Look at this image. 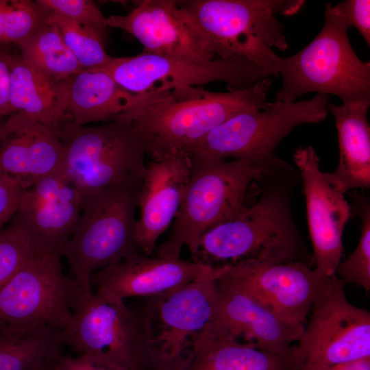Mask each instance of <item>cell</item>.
I'll return each instance as SVG.
<instances>
[{
  "mask_svg": "<svg viewBox=\"0 0 370 370\" xmlns=\"http://www.w3.org/2000/svg\"><path fill=\"white\" fill-rule=\"evenodd\" d=\"M303 0L177 1L204 49L218 59L241 56L256 64L269 77L279 76L277 55L285 51L284 27L276 14L291 16L304 6Z\"/></svg>",
  "mask_w": 370,
  "mask_h": 370,
  "instance_id": "1",
  "label": "cell"
},
{
  "mask_svg": "<svg viewBox=\"0 0 370 370\" xmlns=\"http://www.w3.org/2000/svg\"><path fill=\"white\" fill-rule=\"evenodd\" d=\"M271 84L267 77L237 91L212 92L200 87L173 90L134 116L132 125L151 158L184 151L234 116L267 108Z\"/></svg>",
  "mask_w": 370,
  "mask_h": 370,
  "instance_id": "2",
  "label": "cell"
},
{
  "mask_svg": "<svg viewBox=\"0 0 370 370\" xmlns=\"http://www.w3.org/2000/svg\"><path fill=\"white\" fill-rule=\"evenodd\" d=\"M62 336L78 355L113 370H168L153 346L145 311L92 290L79 289Z\"/></svg>",
  "mask_w": 370,
  "mask_h": 370,
  "instance_id": "3",
  "label": "cell"
},
{
  "mask_svg": "<svg viewBox=\"0 0 370 370\" xmlns=\"http://www.w3.org/2000/svg\"><path fill=\"white\" fill-rule=\"evenodd\" d=\"M188 152L192 171L167 240L156 256L180 258L183 247L195 258L201 238L242 212L250 185L264 175L245 160H222L195 149Z\"/></svg>",
  "mask_w": 370,
  "mask_h": 370,
  "instance_id": "4",
  "label": "cell"
},
{
  "mask_svg": "<svg viewBox=\"0 0 370 370\" xmlns=\"http://www.w3.org/2000/svg\"><path fill=\"white\" fill-rule=\"evenodd\" d=\"M325 22L317 36L302 50L287 58L276 56L282 78L275 100L293 103L306 93L334 95L343 105L370 102V63L353 49L344 20L328 3Z\"/></svg>",
  "mask_w": 370,
  "mask_h": 370,
  "instance_id": "5",
  "label": "cell"
},
{
  "mask_svg": "<svg viewBox=\"0 0 370 370\" xmlns=\"http://www.w3.org/2000/svg\"><path fill=\"white\" fill-rule=\"evenodd\" d=\"M142 180L84 193L77 226L62 254L78 286L92 290L95 272L143 254L136 241L135 217Z\"/></svg>",
  "mask_w": 370,
  "mask_h": 370,
  "instance_id": "6",
  "label": "cell"
},
{
  "mask_svg": "<svg viewBox=\"0 0 370 370\" xmlns=\"http://www.w3.org/2000/svg\"><path fill=\"white\" fill-rule=\"evenodd\" d=\"M193 261L209 265L300 261L312 267V256L293 224L283 196L269 191L232 219L207 231Z\"/></svg>",
  "mask_w": 370,
  "mask_h": 370,
  "instance_id": "7",
  "label": "cell"
},
{
  "mask_svg": "<svg viewBox=\"0 0 370 370\" xmlns=\"http://www.w3.org/2000/svg\"><path fill=\"white\" fill-rule=\"evenodd\" d=\"M54 131L64 148L62 169L83 193L143 180L145 145L129 116L95 127L65 121Z\"/></svg>",
  "mask_w": 370,
  "mask_h": 370,
  "instance_id": "8",
  "label": "cell"
},
{
  "mask_svg": "<svg viewBox=\"0 0 370 370\" xmlns=\"http://www.w3.org/2000/svg\"><path fill=\"white\" fill-rule=\"evenodd\" d=\"M329 99L318 94L293 103L275 100L264 110L234 116L185 150H197L222 160H245L264 173L269 167L284 164L275 150L295 127L325 119Z\"/></svg>",
  "mask_w": 370,
  "mask_h": 370,
  "instance_id": "9",
  "label": "cell"
},
{
  "mask_svg": "<svg viewBox=\"0 0 370 370\" xmlns=\"http://www.w3.org/2000/svg\"><path fill=\"white\" fill-rule=\"evenodd\" d=\"M79 288L63 273L60 256L36 254L0 288V330L51 327L63 331Z\"/></svg>",
  "mask_w": 370,
  "mask_h": 370,
  "instance_id": "10",
  "label": "cell"
},
{
  "mask_svg": "<svg viewBox=\"0 0 370 370\" xmlns=\"http://www.w3.org/2000/svg\"><path fill=\"white\" fill-rule=\"evenodd\" d=\"M130 92L143 95L196 87L214 82L227 84L229 91L246 89L269 77L241 56L208 62L162 56L145 52L114 58L102 68Z\"/></svg>",
  "mask_w": 370,
  "mask_h": 370,
  "instance_id": "11",
  "label": "cell"
},
{
  "mask_svg": "<svg viewBox=\"0 0 370 370\" xmlns=\"http://www.w3.org/2000/svg\"><path fill=\"white\" fill-rule=\"evenodd\" d=\"M336 277L314 302L298 341L300 370L370 357V312L351 304Z\"/></svg>",
  "mask_w": 370,
  "mask_h": 370,
  "instance_id": "12",
  "label": "cell"
},
{
  "mask_svg": "<svg viewBox=\"0 0 370 370\" xmlns=\"http://www.w3.org/2000/svg\"><path fill=\"white\" fill-rule=\"evenodd\" d=\"M220 266L217 280L251 295L288 322L304 325L315 300L336 278V274L319 275L300 261H245Z\"/></svg>",
  "mask_w": 370,
  "mask_h": 370,
  "instance_id": "13",
  "label": "cell"
},
{
  "mask_svg": "<svg viewBox=\"0 0 370 370\" xmlns=\"http://www.w3.org/2000/svg\"><path fill=\"white\" fill-rule=\"evenodd\" d=\"M215 272L170 293L149 298L145 307L152 342L162 362L169 369L180 370L186 362L190 339L214 321L218 311Z\"/></svg>",
  "mask_w": 370,
  "mask_h": 370,
  "instance_id": "14",
  "label": "cell"
},
{
  "mask_svg": "<svg viewBox=\"0 0 370 370\" xmlns=\"http://www.w3.org/2000/svg\"><path fill=\"white\" fill-rule=\"evenodd\" d=\"M84 197L62 169L23 191L10 225L38 253L61 256L77 226Z\"/></svg>",
  "mask_w": 370,
  "mask_h": 370,
  "instance_id": "15",
  "label": "cell"
},
{
  "mask_svg": "<svg viewBox=\"0 0 370 370\" xmlns=\"http://www.w3.org/2000/svg\"><path fill=\"white\" fill-rule=\"evenodd\" d=\"M293 158L303 180L313 269L319 275L329 277L335 274L341 262L343 232L351 217V207L343 194L324 177L311 146L299 147Z\"/></svg>",
  "mask_w": 370,
  "mask_h": 370,
  "instance_id": "16",
  "label": "cell"
},
{
  "mask_svg": "<svg viewBox=\"0 0 370 370\" xmlns=\"http://www.w3.org/2000/svg\"><path fill=\"white\" fill-rule=\"evenodd\" d=\"M215 270L216 267L193 260L140 254L95 272L90 282L102 298L125 301L130 297L149 299L164 295Z\"/></svg>",
  "mask_w": 370,
  "mask_h": 370,
  "instance_id": "17",
  "label": "cell"
},
{
  "mask_svg": "<svg viewBox=\"0 0 370 370\" xmlns=\"http://www.w3.org/2000/svg\"><path fill=\"white\" fill-rule=\"evenodd\" d=\"M192 171L186 151L151 158L138 191L136 236L141 252L150 256L156 242L171 225L181 204Z\"/></svg>",
  "mask_w": 370,
  "mask_h": 370,
  "instance_id": "18",
  "label": "cell"
},
{
  "mask_svg": "<svg viewBox=\"0 0 370 370\" xmlns=\"http://www.w3.org/2000/svg\"><path fill=\"white\" fill-rule=\"evenodd\" d=\"M106 23L132 34L145 53L196 62L217 59L204 49L177 1H138L130 12L112 15Z\"/></svg>",
  "mask_w": 370,
  "mask_h": 370,
  "instance_id": "19",
  "label": "cell"
},
{
  "mask_svg": "<svg viewBox=\"0 0 370 370\" xmlns=\"http://www.w3.org/2000/svg\"><path fill=\"white\" fill-rule=\"evenodd\" d=\"M64 148L54 130L21 113L4 121L0 134V172L25 188L62 169Z\"/></svg>",
  "mask_w": 370,
  "mask_h": 370,
  "instance_id": "20",
  "label": "cell"
},
{
  "mask_svg": "<svg viewBox=\"0 0 370 370\" xmlns=\"http://www.w3.org/2000/svg\"><path fill=\"white\" fill-rule=\"evenodd\" d=\"M217 282L219 304L214 321L232 335L278 353L288 351L299 340L304 325L288 322L251 295Z\"/></svg>",
  "mask_w": 370,
  "mask_h": 370,
  "instance_id": "21",
  "label": "cell"
},
{
  "mask_svg": "<svg viewBox=\"0 0 370 370\" xmlns=\"http://www.w3.org/2000/svg\"><path fill=\"white\" fill-rule=\"evenodd\" d=\"M188 347L182 370H300L304 361L297 345L283 353L262 349L241 343L214 320Z\"/></svg>",
  "mask_w": 370,
  "mask_h": 370,
  "instance_id": "22",
  "label": "cell"
},
{
  "mask_svg": "<svg viewBox=\"0 0 370 370\" xmlns=\"http://www.w3.org/2000/svg\"><path fill=\"white\" fill-rule=\"evenodd\" d=\"M66 80L67 121L80 125L94 121H112L124 115L132 118L170 92L132 93L108 73L97 69H82Z\"/></svg>",
  "mask_w": 370,
  "mask_h": 370,
  "instance_id": "23",
  "label": "cell"
},
{
  "mask_svg": "<svg viewBox=\"0 0 370 370\" xmlns=\"http://www.w3.org/2000/svg\"><path fill=\"white\" fill-rule=\"evenodd\" d=\"M369 105L370 102L327 105L337 130L339 161L334 172L323 173V176L343 194L370 186V127L367 116Z\"/></svg>",
  "mask_w": 370,
  "mask_h": 370,
  "instance_id": "24",
  "label": "cell"
},
{
  "mask_svg": "<svg viewBox=\"0 0 370 370\" xmlns=\"http://www.w3.org/2000/svg\"><path fill=\"white\" fill-rule=\"evenodd\" d=\"M69 88L38 70L20 56L10 60V103L12 114L21 113L55 130L67 121Z\"/></svg>",
  "mask_w": 370,
  "mask_h": 370,
  "instance_id": "25",
  "label": "cell"
},
{
  "mask_svg": "<svg viewBox=\"0 0 370 370\" xmlns=\"http://www.w3.org/2000/svg\"><path fill=\"white\" fill-rule=\"evenodd\" d=\"M65 347L62 330L54 328L0 330V370H43L64 355Z\"/></svg>",
  "mask_w": 370,
  "mask_h": 370,
  "instance_id": "26",
  "label": "cell"
},
{
  "mask_svg": "<svg viewBox=\"0 0 370 370\" xmlns=\"http://www.w3.org/2000/svg\"><path fill=\"white\" fill-rule=\"evenodd\" d=\"M27 63L58 79H67L83 69L47 20L32 36L16 45Z\"/></svg>",
  "mask_w": 370,
  "mask_h": 370,
  "instance_id": "27",
  "label": "cell"
},
{
  "mask_svg": "<svg viewBox=\"0 0 370 370\" xmlns=\"http://www.w3.org/2000/svg\"><path fill=\"white\" fill-rule=\"evenodd\" d=\"M47 21L56 29L83 69H100L112 60L105 50V42L91 31L54 13H48Z\"/></svg>",
  "mask_w": 370,
  "mask_h": 370,
  "instance_id": "28",
  "label": "cell"
},
{
  "mask_svg": "<svg viewBox=\"0 0 370 370\" xmlns=\"http://www.w3.org/2000/svg\"><path fill=\"white\" fill-rule=\"evenodd\" d=\"M356 212L360 219L359 242L345 260L338 264L335 274L345 285L355 284L370 291V208L368 200L358 195L354 196Z\"/></svg>",
  "mask_w": 370,
  "mask_h": 370,
  "instance_id": "29",
  "label": "cell"
},
{
  "mask_svg": "<svg viewBox=\"0 0 370 370\" xmlns=\"http://www.w3.org/2000/svg\"><path fill=\"white\" fill-rule=\"evenodd\" d=\"M48 13L63 16L107 40L106 18L96 3L90 0H37Z\"/></svg>",
  "mask_w": 370,
  "mask_h": 370,
  "instance_id": "30",
  "label": "cell"
},
{
  "mask_svg": "<svg viewBox=\"0 0 370 370\" xmlns=\"http://www.w3.org/2000/svg\"><path fill=\"white\" fill-rule=\"evenodd\" d=\"M48 12L36 1H10L4 26V45H16L32 36L47 20Z\"/></svg>",
  "mask_w": 370,
  "mask_h": 370,
  "instance_id": "31",
  "label": "cell"
},
{
  "mask_svg": "<svg viewBox=\"0 0 370 370\" xmlns=\"http://www.w3.org/2000/svg\"><path fill=\"white\" fill-rule=\"evenodd\" d=\"M38 253L21 231L10 225L0 230V288Z\"/></svg>",
  "mask_w": 370,
  "mask_h": 370,
  "instance_id": "32",
  "label": "cell"
},
{
  "mask_svg": "<svg viewBox=\"0 0 370 370\" xmlns=\"http://www.w3.org/2000/svg\"><path fill=\"white\" fill-rule=\"evenodd\" d=\"M334 11L341 16L348 28L355 27L370 46V1L345 0L333 5Z\"/></svg>",
  "mask_w": 370,
  "mask_h": 370,
  "instance_id": "33",
  "label": "cell"
},
{
  "mask_svg": "<svg viewBox=\"0 0 370 370\" xmlns=\"http://www.w3.org/2000/svg\"><path fill=\"white\" fill-rule=\"evenodd\" d=\"M25 189L20 182L0 172V230L14 216Z\"/></svg>",
  "mask_w": 370,
  "mask_h": 370,
  "instance_id": "34",
  "label": "cell"
},
{
  "mask_svg": "<svg viewBox=\"0 0 370 370\" xmlns=\"http://www.w3.org/2000/svg\"><path fill=\"white\" fill-rule=\"evenodd\" d=\"M8 46L0 47V116L12 114L10 103V60Z\"/></svg>",
  "mask_w": 370,
  "mask_h": 370,
  "instance_id": "35",
  "label": "cell"
},
{
  "mask_svg": "<svg viewBox=\"0 0 370 370\" xmlns=\"http://www.w3.org/2000/svg\"><path fill=\"white\" fill-rule=\"evenodd\" d=\"M50 370H113L102 366L88 357L63 355Z\"/></svg>",
  "mask_w": 370,
  "mask_h": 370,
  "instance_id": "36",
  "label": "cell"
},
{
  "mask_svg": "<svg viewBox=\"0 0 370 370\" xmlns=\"http://www.w3.org/2000/svg\"><path fill=\"white\" fill-rule=\"evenodd\" d=\"M317 370H370V357L334 364Z\"/></svg>",
  "mask_w": 370,
  "mask_h": 370,
  "instance_id": "37",
  "label": "cell"
},
{
  "mask_svg": "<svg viewBox=\"0 0 370 370\" xmlns=\"http://www.w3.org/2000/svg\"><path fill=\"white\" fill-rule=\"evenodd\" d=\"M10 1L0 0V47H4V26Z\"/></svg>",
  "mask_w": 370,
  "mask_h": 370,
  "instance_id": "38",
  "label": "cell"
},
{
  "mask_svg": "<svg viewBox=\"0 0 370 370\" xmlns=\"http://www.w3.org/2000/svg\"><path fill=\"white\" fill-rule=\"evenodd\" d=\"M1 116H0V134H1L3 126V124H4V121L1 120Z\"/></svg>",
  "mask_w": 370,
  "mask_h": 370,
  "instance_id": "39",
  "label": "cell"
},
{
  "mask_svg": "<svg viewBox=\"0 0 370 370\" xmlns=\"http://www.w3.org/2000/svg\"><path fill=\"white\" fill-rule=\"evenodd\" d=\"M53 365H53L52 366H51V367H48V368H47V369H43V370H49Z\"/></svg>",
  "mask_w": 370,
  "mask_h": 370,
  "instance_id": "40",
  "label": "cell"
},
{
  "mask_svg": "<svg viewBox=\"0 0 370 370\" xmlns=\"http://www.w3.org/2000/svg\"><path fill=\"white\" fill-rule=\"evenodd\" d=\"M50 369H49V370H50Z\"/></svg>",
  "mask_w": 370,
  "mask_h": 370,
  "instance_id": "41",
  "label": "cell"
}]
</instances>
